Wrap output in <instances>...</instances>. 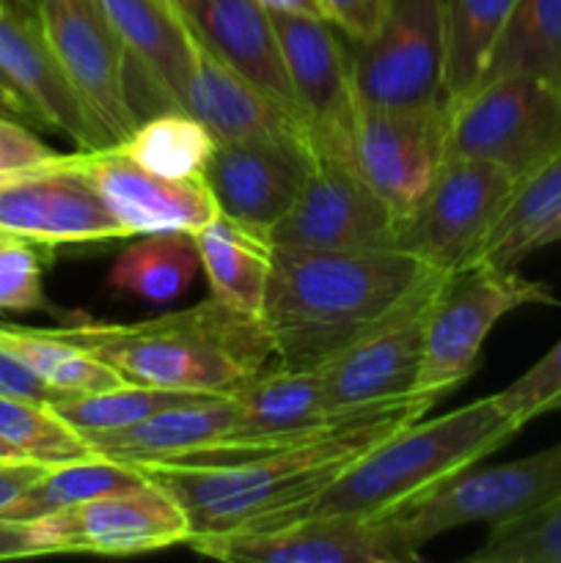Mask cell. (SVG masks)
Returning a JSON list of instances; mask_svg holds the SVG:
<instances>
[{
    "mask_svg": "<svg viewBox=\"0 0 561 563\" xmlns=\"http://www.w3.org/2000/svg\"><path fill=\"white\" fill-rule=\"evenodd\" d=\"M435 405L438 399L432 396L410 394L341 412L297 443L262 451L234 465H143L138 471L182 506L190 526L187 544L262 531L295 520L366 451L427 416Z\"/></svg>",
    "mask_w": 561,
    "mask_h": 563,
    "instance_id": "1",
    "label": "cell"
},
{
    "mask_svg": "<svg viewBox=\"0 0 561 563\" xmlns=\"http://www.w3.org/2000/svg\"><path fill=\"white\" fill-rule=\"evenodd\" d=\"M440 269L405 251L275 247L262 324L278 366L319 368L399 311Z\"/></svg>",
    "mask_w": 561,
    "mask_h": 563,
    "instance_id": "2",
    "label": "cell"
},
{
    "mask_svg": "<svg viewBox=\"0 0 561 563\" xmlns=\"http://www.w3.org/2000/svg\"><path fill=\"white\" fill-rule=\"evenodd\" d=\"M55 330L113 366L127 383L193 394H231L275 357L262 317L237 311L218 297L143 322L86 319Z\"/></svg>",
    "mask_w": 561,
    "mask_h": 563,
    "instance_id": "3",
    "label": "cell"
},
{
    "mask_svg": "<svg viewBox=\"0 0 561 563\" xmlns=\"http://www.w3.org/2000/svg\"><path fill=\"white\" fill-rule=\"evenodd\" d=\"M520 429V423L501 407L498 394L443 416L418 418L366 451L295 520L314 515H394L498 451Z\"/></svg>",
    "mask_w": 561,
    "mask_h": 563,
    "instance_id": "4",
    "label": "cell"
},
{
    "mask_svg": "<svg viewBox=\"0 0 561 563\" xmlns=\"http://www.w3.org/2000/svg\"><path fill=\"white\" fill-rule=\"evenodd\" d=\"M561 152V91L531 75H501L446 102V157L498 165L517 181Z\"/></svg>",
    "mask_w": 561,
    "mask_h": 563,
    "instance_id": "5",
    "label": "cell"
},
{
    "mask_svg": "<svg viewBox=\"0 0 561 563\" xmlns=\"http://www.w3.org/2000/svg\"><path fill=\"white\" fill-rule=\"evenodd\" d=\"M526 306H556V297L544 284L522 278L517 267L471 264L446 275L427 313L418 394L440 401L465 385L495 324Z\"/></svg>",
    "mask_w": 561,
    "mask_h": 563,
    "instance_id": "6",
    "label": "cell"
},
{
    "mask_svg": "<svg viewBox=\"0 0 561 563\" xmlns=\"http://www.w3.org/2000/svg\"><path fill=\"white\" fill-rule=\"evenodd\" d=\"M561 489V443L501 465H471L394 511L418 550L443 533L471 526H504L528 515Z\"/></svg>",
    "mask_w": 561,
    "mask_h": 563,
    "instance_id": "7",
    "label": "cell"
},
{
    "mask_svg": "<svg viewBox=\"0 0 561 563\" xmlns=\"http://www.w3.org/2000/svg\"><path fill=\"white\" fill-rule=\"evenodd\" d=\"M520 181L482 159L446 157L427 196L402 220L396 251L421 258L440 273L468 267Z\"/></svg>",
    "mask_w": 561,
    "mask_h": 563,
    "instance_id": "8",
    "label": "cell"
},
{
    "mask_svg": "<svg viewBox=\"0 0 561 563\" xmlns=\"http://www.w3.org/2000/svg\"><path fill=\"white\" fill-rule=\"evenodd\" d=\"M38 27L75 91L99 148L119 146L141 119L127 58L99 0H38Z\"/></svg>",
    "mask_w": 561,
    "mask_h": 563,
    "instance_id": "9",
    "label": "cell"
},
{
    "mask_svg": "<svg viewBox=\"0 0 561 563\" xmlns=\"http://www.w3.org/2000/svg\"><path fill=\"white\" fill-rule=\"evenodd\" d=\"M446 0H391L372 38H346L352 86L363 104L438 108L443 88Z\"/></svg>",
    "mask_w": 561,
    "mask_h": 563,
    "instance_id": "10",
    "label": "cell"
},
{
    "mask_svg": "<svg viewBox=\"0 0 561 563\" xmlns=\"http://www.w3.org/2000/svg\"><path fill=\"white\" fill-rule=\"evenodd\" d=\"M399 231V214L350 163L317 154L289 212L267 231V240L289 251H391Z\"/></svg>",
    "mask_w": 561,
    "mask_h": 563,
    "instance_id": "11",
    "label": "cell"
},
{
    "mask_svg": "<svg viewBox=\"0 0 561 563\" xmlns=\"http://www.w3.org/2000/svg\"><path fill=\"white\" fill-rule=\"evenodd\" d=\"M273 22L284 49L297 119L314 154L352 165L361 99L352 86L346 38L322 16L273 11Z\"/></svg>",
    "mask_w": 561,
    "mask_h": 563,
    "instance_id": "12",
    "label": "cell"
},
{
    "mask_svg": "<svg viewBox=\"0 0 561 563\" xmlns=\"http://www.w3.org/2000/svg\"><path fill=\"white\" fill-rule=\"evenodd\" d=\"M0 231L42 247L127 236L99 198L80 148L0 176Z\"/></svg>",
    "mask_w": 561,
    "mask_h": 563,
    "instance_id": "13",
    "label": "cell"
},
{
    "mask_svg": "<svg viewBox=\"0 0 561 563\" xmlns=\"http://www.w3.org/2000/svg\"><path fill=\"white\" fill-rule=\"evenodd\" d=\"M187 548L229 563H407L421 559V550L391 515H314L262 531L204 539Z\"/></svg>",
    "mask_w": 561,
    "mask_h": 563,
    "instance_id": "14",
    "label": "cell"
},
{
    "mask_svg": "<svg viewBox=\"0 0 561 563\" xmlns=\"http://www.w3.org/2000/svg\"><path fill=\"white\" fill-rule=\"evenodd\" d=\"M446 275L435 273L399 311L317 368L330 416L418 394L427 313Z\"/></svg>",
    "mask_w": 561,
    "mask_h": 563,
    "instance_id": "15",
    "label": "cell"
},
{
    "mask_svg": "<svg viewBox=\"0 0 561 563\" xmlns=\"http://www.w3.org/2000/svg\"><path fill=\"white\" fill-rule=\"evenodd\" d=\"M446 159V104L358 110L352 168L402 220L427 196Z\"/></svg>",
    "mask_w": 561,
    "mask_h": 563,
    "instance_id": "16",
    "label": "cell"
},
{
    "mask_svg": "<svg viewBox=\"0 0 561 563\" xmlns=\"http://www.w3.org/2000/svg\"><path fill=\"white\" fill-rule=\"evenodd\" d=\"M33 522L42 526L50 555H135L187 544L190 539L182 506L148 478Z\"/></svg>",
    "mask_w": 561,
    "mask_h": 563,
    "instance_id": "17",
    "label": "cell"
},
{
    "mask_svg": "<svg viewBox=\"0 0 561 563\" xmlns=\"http://www.w3.org/2000/svg\"><path fill=\"white\" fill-rule=\"evenodd\" d=\"M314 157L306 137L218 141L204 179L220 214L267 234L289 212Z\"/></svg>",
    "mask_w": 561,
    "mask_h": 563,
    "instance_id": "18",
    "label": "cell"
},
{
    "mask_svg": "<svg viewBox=\"0 0 561 563\" xmlns=\"http://www.w3.org/2000/svg\"><path fill=\"white\" fill-rule=\"evenodd\" d=\"M82 157L99 198L127 236L196 234L220 214L204 176L168 179L113 146L82 152Z\"/></svg>",
    "mask_w": 561,
    "mask_h": 563,
    "instance_id": "19",
    "label": "cell"
},
{
    "mask_svg": "<svg viewBox=\"0 0 561 563\" xmlns=\"http://www.w3.org/2000/svg\"><path fill=\"white\" fill-rule=\"evenodd\" d=\"M185 110L212 132L215 141L306 137L300 119L286 104L245 80L198 38L193 47L190 77H187Z\"/></svg>",
    "mask_w": 561,
    "mask_h": 563,
    "instance_id": "20",
    "label": "cell"
},
{
    "mask_svg": "<svg viewBox=\"0 0 561 563\" xmlns=\"http://www.w3.org/2000/svg\"><path fill=\"white\" fill-rule=\"evenodd\" d=\"M0 77L31 108L36 124L69 137L80 152L99 148L97 135L66 82L36 20L0 5Z\"/></svg>",
    "mask_w": 561,
    "mask_h": 563,
    "instance_id": "21",
    "label": "cell"
},
{
    "mask_svg": "<svg viewBox=\"0 0 561 563\" xmlns=\"http://www.w3.org/2000/svg\"><path fill=\"white\" fill-rule=\"evenodd\" d=\"M99 5L160 108L185 110L196 36L176 5L170 0H99Z\"/></svg>",
    "mask_w": 561,
    "mask_h": 563,
    "instance_id": "22",
    "label": "cell"
},
{
    "mask_svg": "<svg viewBox=\"0 0 561 563\" xmlns=\"http://www.w3.org/2000/svg\"><path fill=\"white\" fill-rule=\"evenodd\" d=\"M187 25L231 69L297 115L273 11L258 0H201Z\"/></svg>",
    "mask_w": 561,
    "mask_h": 563,
    "instance_id": "23",
    "label": "cell"
},
{
    "mask_svg": "<svg viewBox=\"0 0 561 563\" xmlns=\"http://www.w3.org/2000/svg\"><path fill=\"white\" fill-rule=\"evenodd\" d=\"M237 412L229 394L209 396L190 405L168 407L130 429L88 440L99 460L121 465H165L204 445L223 443L234 434Z\"/></svg>",
    "mask_w": 561,
    "mask_h": 563,
    "instance_id": "24",
    "label": "cell"
},
{
    "mask_svg": "<svg viewBox=\"0 0 561 563\" xmlns=\"http://www.w3.org/2000/svg\"><path fill=\"white\" fill-rule=\"evenodd\" d=\"M193 240L212 297L237 311L262 317L275 253L267 234L218 214L198 229Z\"/></svg>",
    "mask_w": 561,
    "mask_h": 563,
    "instance_id": "25",
    "label": "cell"
},
{
    "mask_svg": "<svg viewBox=\"0 0 561 563\" xmlns=\"http://www.w3.org/2000/svg\"><path fill=\"white\" fill-rule=\"evenodd\" d=\"M515 0H446L443 88L446 102L465 97L487 75Z\"/></svg>",
    "mask_w": 561,
    "mask_h": 563,
    "instance_id": "26",
    "label": "cell"
},
{
    "mask_svg": "<svg viewBox=\"0 0 561 563\" xmlns=\"http://www.w3.org/2000/svg\"><path fill=\"white\" fill-rule=\"evenodd\" d=\"M201 273L193 234H146L113 262L108 286L165 306L182 300Z\"/></svg>",
    "mask_w": 561,
    "mask_h": 563,
    "instance_id": "27",
    "label": "cell"
},
{
    "mask_svg": "<svg viewBox=\"0 0 561 563\" xmlns=\"http://www.w3.org/2000/svg\"><path fill=\"white\" fill-rule=\"evenodd\" d=\"M0 346L33 368L50 388L66 396L102 394L127 385V379L113 366L82 346L72 344L55 328L36 330L0 322Z\"/></svg>",
    "mask_w": 561,
    "mask_h": 563,
    "instance_id": "28",
    "label": "cell"
},
{
    "mask_svg": "<svg viewBox=\"0 0 561 563\" xmlns=\"http://www.w3.org/2000/svg\"><path fill=\"white\" fill-rule=\"evenodd\" d=\"M561 214V152L544 163L537 174L517 185L515 196L501 212L484 240L482 251L471 264L490 267H517L528 253H534L537 236ZM468 264V267H471Z\"/></svg>",
    "mask_w": 561,
    "mask_h": 563,
    "instance_id": "29",
    "label": "cell"
},
{
    "mask_svg": "<svg viewBox=\"0 0 561 563\" xmlns=\"http://www.w3.org/2000/svg\"><path fill=\"white\" fill-rule=\"evenodd\" d=\"M215 143L218 141L212 132L196 115L179 108H165L138 121L135 130L113 148L152 174L168 179H193L204 176Z\"/></svg>",
    "mask_w": 561,
    "mask_h": 563,
    "instance_id": "30",
    "label": "cell"
},
{
    "mask_svg": "<svg viewBox=\"0 0 561 563\" xmlns=\"http://www.w3.org/2000/svg\"><path fill=\"white\" fill-rule=\"evenodd\" d=\"M531 75L561 91V0H515L487 75Z\"/></svg>",
    "mask_w": 561,
    "mask_h": 563,
    "instance_id": "31",
    "label": "cell"
},
{
    "mask_svg": "<svg viewBox=\"0 0 561 563\" xmlns=\"http://www.w3.org/2000/svg\"><path fill=\"white\" fill-rule=\"evenodd\" d=\"M220 394H193V390H168L152 388V385L127 383L121 388L102 390V394H75L58 399L53 407L75 432L86 440L99 438V434L130 429L168 407L190 405V401L209 399Z\"/></svg>",
    "mask_w": 561,
    "mask_h": 563,
    "instance_id": "32",
    "label": "cell"
},
{
    "mask_svg": "<svg viewBox=\"0 0 561 563\" xmlns=\"http://www.w3.org/2000/svg\"><path fill=\"white\" fill-rule=\"evenodd\" d=\"M143 478L146 476H143L138 467L99 460V456H94V460L66 462V465H53L44 471V476L38 478L31 489H28L25 498L9 511L6 520H42V517L55 515V511L72 509V506L99 498V495L135 487Z\"/></svg>",
    "mask_w": 561,
    "mask_h": 563,
    "instance_id": "33",
    "label": "cell"
},
{
    "mask_svg": "<svg viewBox=\"0 0 561 563\" xmlns=\"http://www.w3.org/2000/svg\"><path fill=\"white\" fill-rule=\"evenodd\" d=\"M0 438L22 460L47 467L97 456L88 440L80 432H75L53 407L42 405V401L0 396Z\"/></svg>",
    "mask_w": 561,
    "mask_h": 563,
    "instance_id": "34",
    "label": "cell"
},
{
    "mask_svg": "<svg viewBox=\"0 0 561 563\" xmlns=\"http://www.w3.org/2000/svg\"><path fill=\"white\" fill-rule=\"evenodd\" d=\"M471 563H561V489L542 506L490 528Z\"/></svg>",
    "mask_w": 561,
    "mask_h": 563,
    "instance_id": "35",
    "label": "cell"
},
{
    "mask_svg": "<svg viewBox=\"0 0 561 563\" xmlns=\"http://www.w3.org/2000/svg\"><path fill=\"white\" fill-rule=\"evenodd\" d=\"M38 247L0 231V313L50 311Z\"/></svg>",
    "mask_w": 561,
    "mask_h": 563,
    "instance_id": "36",
    "label": "cell"
},
{
    "mask_svg": "<svg viewBox=\"0 0 561 563\" xmlns=\"http://www.w3.org/2000/svg\"><path fill=\"white\" fill-rule=\"evenodd\" d=\"M501 407L520 427L561 410V341L544 352L522 377L498 394Z\"/></svg>",
    "mask_w": 561,
    "mask_h": 563,
    "instance_id": "37",
    "label": "cell"
},
{
    "mask_svg": "<svg viewBox=\"0 0 561 563\" xmlns=\"http://www.w3.org/2000/svg\"><path fill=\"white\" fill-rule=\"evenodd\" d=\"M61 152L42 141L25 121L0 115V176L55 159Z\"/></svg>",
    "mask_w": 561,
    "mask_h": 563,
    "instance_id": "38",
    "label": "cell"
},
{
    "mask_svg": "<svg viewBox=\"0 0 561 563\" xmlns=\"http://www.w3.org/2000/svg\"><path fill=\"white\" fill-rule=\"evenodd\" d=\"M319 5L324 20L339 27L341 36L363 42L380 31L391 0H319Z\"/></svg>",
    "mask_w": 561,
    "mask_h": 563,
    "instance_id": "39",
    "label": "cell"
},
{
    "mask_svg": "<svg viewBox=\"0 0 561 563\" xmlns=\"http://www.w3.org/2000/svg\"><path fill=\"white\" fill-rule=\"evenodd\" d=\"M0 396H6V399H25V401H42V405H55V401L64 399L66 394L50 388V385L44 383L33 368H28L20 357L11 355L9 350L0 346Z\"/></svg>",
    "mask_w": 561,
    "mask_h": 563,
    "instance_id": "40",
    "label": "cell"
},
{
    "mask_svg": "<svg viewBox=\"0 0 561 563\" xmlns=\"http://www.w3.org/2000/svg\"><path fill=\"white\" fill-rule=\"evenodd\" d=\"M50 555L47 539L38 522L0 520V561Z\"/></svg>",
    "mask_w": 561,
    "mask_h": 563,
    "instance_id": "41",
    "label": "cell"
},
{
    "mask_svg": "<svg viewBox=\"0 0 561 563\" xmlns=\"http://www.w3.org/2000/svg\"><path fill=\"white\" fill-rule=\"evenodd\" d=\"M47 465L38 462H6L0 465V520L9 517V511L28 495V489L44 476Z\"/></svg>",
    "mask_w": 561,
    "mask_h": 563,
    "instance_id": "42",
    "label": "cell"
},
{
    "mask_svg": "<svg viewBox=\"0 0 561 563\" xmlns=\"http://www.w3.org/2000/svg\"><path fill=\"white\" fill-rule=\"evenodd\" d=\"M267 11L275 14H302V16H322V5L319 0H258Z\"/></svg>",
    "mask_w": 561,
    "mask_h": 563,
    "instance_id": "43",
    "label": "cell"
},
{
    "mask_svg": "<svg viewBox=\"0 0 561 563\" xmlns=\"http://www.w3.org/2000/svg\"><path fill=\"white\" fill-rule=\"evenodd\" d=\"M0 115H9V119H16V121H25V124H36L31 108H28V104L22 102V99L16 97V93L11 91V88L6 86L3 80H0Z\"/></svg>",
    "mask_w": 561,
    "mask_h": 563,
    "instance_id": "44",
    "label": "cell"
},
{
    "mask_svg": "<svg viewBox=\"0 0 561 563\" xmlns=\"http://www.w3.org/2000/svg\"><path fill=\"white\" fill-rule=\"evenodd\" d=\"M0 5L14 14L25 16V20H36L38 22V0H0Z\"/></svg>",
    "mask_w": 561,
    "mask_h": 563,
    "instance_id": "45",
    "label": "cell"
},
{
    "mask_svg": "<svg viewBox=\"0 0 561 563\" xmlns=\"http://www.w3.org/2000/svg\"><path fill=\"white\" fill-rule=\"evenodd\" d=\"M556 242H561V214L553 220V223L548 225V229L542 231V234L537 236V245H534V251H539V247L556 245Z\"/></svg>",
    "mask_w": 561,
    "mask_h": 563,
    "instance_id": "46",
    "label": "cell"
},
{
    "mask_svg": "<svg viewBox=\"0 0 561 563\" xmlns=\"http://www.w3.org/2000/svg\"><path fill=\"white\" fill-rule=\"evenodd\" d=\"M6 462H28V460H22V456L16 454V451L11 449L3 438H0V465H6Z\"/></svg>",
    "mask_w": 561,
    "mask_h": 563,
    "instance_id": "47",
    "label": "cell"
},
{
    "mask_svg": "<svg viewBox=\"0 0 561 563\" xmlns=\"http://www.w3.org/2000/svg\"><path fill=\"white\" fill-rule=\"evenodd\" d=\"M170 3H174L176 11H179V14L187 20V16L193 14V9H196V5L201 3V0H170Z\"/></svg>",
    "mask_w": 561,
    "mask_h": 563,
    "instance_id": "48",
    "label": "cell"
},
{
    "mask_svg": "<svg viewBox=\"0 0 561 563\" xmlns=\"http://www.w3.org/2000/svg\"><path fill=\"white\" fill-rule=\"evenodd\" d=\"M0 80H3V77H0ZM3 82H6V80H3ZM6 86H9V82H6ZM9 88H11V86H9ZM11 91H14V88H11Z\"/></svg>",
    "mask_w": 561,
    "mask_h": 563,
    "instance_id": "49",
    "label": "cell"
}]
</instances>
